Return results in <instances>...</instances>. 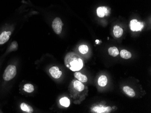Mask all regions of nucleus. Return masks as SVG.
Segmentation results:
<instances>
[{
    "instance_id": "f257e3e1",
    "label": "nucleus",
    "mask_w": 151,
    "mask_h": 113,
    "mask_svg": "<svg viewBox=\"0 0 151 113\" xmlns=\"http://www.w3.org/2000/svg\"><path fill=\"white\" fill-rule=\"evenodd\" d=\"M64 64L67 68L73 71H79L83 66L82 59L74 52H69L67 54L64 59Z\"/></svg>"
},
{
    "instance_id": "f03ea898",
    "label": "nucleus",
    "mask_w": 151,
    "mask_h": 113,
    "mask_svg": "<svg viewBox=\"0 0 151 113\" xmlns=\"http://www.w3.org/2000/svg\"><path fill=\"white\" fill-rule=\"evenodd\" d=\"M17 71L16 66L9 65L5 70L3 75V78L6 81L13 79L16 75Z\"/></svg>"
},
{
    "instance_id": "7ed1b4c3",
    "label": "nucleus",
    "mask_w": 151,
    "mask_h": 113,
    "mask_svg": "<svg viewBox=\"0 0 151 113\" xmlns=\"http://www.w3.org/2000/svg\"><path fill=\"white\" fill-rule=\"evenodd\" d=\"M63 24L62 20L59 17H57L53 20L52 24V27L53 31L57 34H60L62 31Z\"/></svg>"
},
{
    "instance_id": "20e7f679",
    "label": "nucleus",
    "mask_w": 151,
    "mask_h": 113,
    "mask_svg": "<svg viewBox=\"0 0 151 113\" xmlns=\"http://www.w3.org/2000/svg\"><path fill=\"white\" fill-rule=\"evenodd\" d=\"M130 29L132 31H141L144 25L142 22H138L137 20H133L129 24Z\"/></svg>"
},
{
    "instance_id": "39448f33",
    "label": "nucleus",
    "mask_w": 151,
    "mask_h": 113,
    "mask_svg": "<svg viewBox=\"0 0 151 113\" xmlns=\"http://www.w3.org/2000/svg\"><path fill=\"white\" fill-rule=\"evenodd\" d=\"M49 72L51 76L55 79H58L59 78L62 74V72L60 70L59 67L57 66L51 67L49 70Z\"/></svg>"
},
{
    "instance_id": "423d86ee",
    "label": "nucleus",
    "mask_w": 151,
    "mask_h": 113,
    "mask_svg": "<svg viewBox=\"0 0 151 113\" xmlns=\"http://www.w3.org/2000/svg\"><path fill=\"white\" fill-rule=\"evenodd\" d=\"M112 110V108L110 106L104 107L96 106L94 107L92 110V112L93 113H109Z\"/></svg>"
},
{
    "instance_id": "0eeeda50",
    "label": "nucleus",
    "mask_w": 151,
    "mask_h": 113,
    "mask_svg": "<svg viewBox=\"0 0 151 113\" xmlns=\"http://www.w3.org/2000/svg\"><path fill=\"white\" fill-rule=\"evenodd\" d=\"M11 33L10 31H4L0 35V45L4 44L9 40Z\"/></svg>"
},
{
    "instance_id": "6e6552de",
    "label": "nucleus",
    "mask_w": 151,
    "mask_h": 113,
    "mask_svg": "<svg viewBox=\"0 0 151 113\" xmlns=\"http://www.w3.org/2000/svg\"><path fill=\"white\" fill-rule=\"evenodd\" d=\"M109 13V10L106 7H101L97 9V16L100 18L104 17Z\"/></svg>"
},
{
    "instance_id": "1a4fd4ad",
    "label": "nucleus",
    "mask_w": 151,
    "mask_h": 113,
    "mask_svg": "<svg viewBox=\"0 0 151 113\" xmlns=\"http://www.w3.org/2000/svg\"><path fill=\"white\" fill-rule=\"evenodd\" d=\"M73 86L75 90L79 92L83 91L85 88L84 84L79 80L75 81L73 83Z\"/></svg>"
},
{
    "instance_id": "9d476101",
    "label": "nucleus",
    "mask_w": 151,
    "mask_h": 113,
    "mask_svg": "<svg viewBox=\"0 0 151 113\" xmlns=\"http://www.w3.org/2000/svg\"><path fill=\"white\" fill-rule=\"evenodd\" d=\"M123 90L126 94H127L128 96L131 97H133L135 96V91L129 86H125L123 87Z\"/></svg>"
},
{
    "instance_id": "9b49d317",
    "label": "nucleus",
    "mask_w": 151,
    "mask_h": 113,
    "mask_svg": "<svg viewBox=\"0 0 151 113\" xmlns=\"http://www.w3.org/2000/svg\"><path fill=\"white\" fill-rule=\"evenodd\" d=\"M123 29L119 26L116 25L114 27L113 33L116 37L119 38L120 37H121L123 34Z\"/></svg>"
},
{
    "instance_id": "f8f14e48",
    "label": "nucleus",
    "mask_w": 151,
    "mask_h": 113,
    "mask_svg": "<svg viewBox=\"0 0 151 113\" xmlns=\"http://www.w3.org/2000/svg\"><path fill=\"white\" fill-rule=\"evenodd\" d=\"M74 76L76 79L82 82H86L87 81L88 78L85 75L82 74L81 73L76 72L74 74Z\"/></svg>"
},
{
    "instance_id": "ddd939ff",
    "label": "nucleus",
    "mask_w": 151,
    "mask_h": 113,
    "mask_svg": "<svg viewBox=\"0 0 151 113\" xmlns=\"http://www.w3.org/2000/svg\"><path fill=\"white\" fill-rule=\"evenodd\" d=\"M20 108L21 110L24 112L28 113H32L34 112L33 108L29 105L25 103H22L20 105Z\"/></svg>"
},
{
    "instance_id": "4468645a",
    "label": "nucleus",
    "mask_w": 151,
    "mask_h": 113,
    "mask_svg": "<svg viewBox=\"0 0 151 113\" xmlns=\"http://www.w3.org/2000/svg\"><path fill=\"white\" fill-rule=\"evenodd\" d=\"M108 82L107 77L105 75H102L99 77L98 80V85L102 87H104L106 86Z\"/></svg>"
},
{
    "instance_id": "2eb2a0df",
    "label": "nucleus",
    "mask_w": 151,
    "mask_h": 113,
    "mask_svg": "<svg viewBox=\"0 0 151 113\" xmlns=\"http://www.w3.org/2000/svg\"><path fill=\"white\" fill-rule=\"evenodd\" d=\"M108 52L109 55L113 57H116L118 56V55H119V51L117 47L115 46L109 48L108 49Z\"/></svg>"
},
{
    "instance_id": "dca6fc26",
    "label": "nucleus",
    "mask_w": 151,
    "mask_h": 113,
    "mask_svg": "<svg viewBox=\"0 0 151 113\" xmlns=\"http://www.w3.org/2000/svg\"><path fill=\"white\" fill-rule=\"evenodd\" d=\"M120 56L124 59H129L132 57V54L130 52L126 50H122L120 52Z\"/></svg>"
},
{
    "instance_id": "f3484780",
    "label": "nucleus",
    "mask_w": 151,
    "mask_h": 113,
    "mask_svg": "<svg viewBox=\"0 0 151 113\" xmlns=\"http://www.w3.org/2000/svg\"><path fill=\"white\" fill-rule=\"evenodd\" d=\"M60 103L63 106L68 107L70 105V101L69 99L67 97H64L60 100Z\"/></svg>"
},
{
    "instance_id": "a211bd4d",
    "label": "nucleus",
    "mask_w": 151,
    "mask_h": 113,
    "mask_svg": "<svg viewBox=\"0 0 151 113\" xmlns=\"http://www.w3.org/2000/svg\"><path fill=\"white\" fill-rule=\"evenodd\" d=\"M24 90L28 93H31L34 91V87L31 84H27L24 85Z\"/></svg>"
},
{
    "instance_id": "6ab92c4d",
    "label": "nucleus",
    "mask_w": 151,
    "mask_h": 113,
    "mask_svg": "<svg viewBox=\"0 0 151 113\" xmlns=\"http://www.w3.org/2000/svg\"><path fill=\"white\" fill-rule=\"evenodd\" d=\"M88 47L87 45H82L79 47V51L82 54H86L88 52Z\"/></svg>"
},
{
    "instance_id": "aec40b11",
    "label": "nucleus",
    "mask_w": 151,
    "mask_h": 113,
    "mask_svg": "<svg viewBox=\"0 0 151 113\" xmlns=\"http://www.w3.org/2000/svg\"><path fill=\"white\" fill-rule=\"evenodd\" d=\"M18 44L16 42H12L11 45L9 50L10 51H13L16 50L18 48Z\"/></svg>"
}]
</instances>
